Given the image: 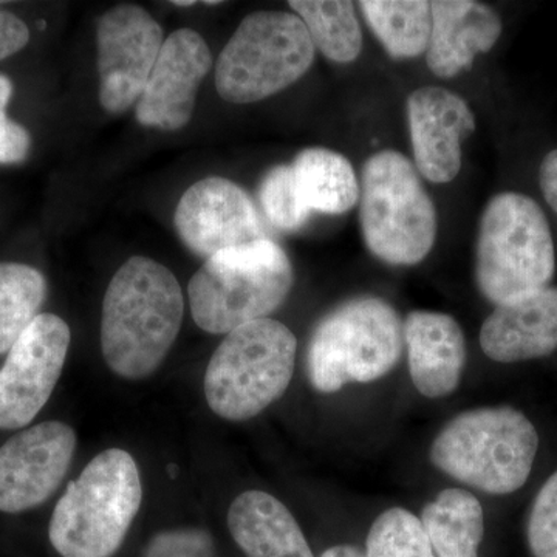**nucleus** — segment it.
I'll return each mask as SVG.
<instances>
[{
	"mask_svg": "<svg viewBox=\"0 0 557 557\" xmlns=\"http://www.w3.org/2000/svg\"><path fill=\"white\" fill-rule=\"evenodd\" d=\"M185 302L177 277L134 256L110 281L102 302L101 350L116 375L139 380L160 368L182 327Z\"/></svg>",
	"mask_w": 557,
	"mask_h": 557,
	"instance_id": "nucleus-1",
	"label": "nucleus"
},
{
	"mask_svg": "<svg viewBox=\"0 0 557 557\" xmlns=\"http://www.w3.org/2000/svg\"><path fill=\"white\" fill-rule=\"evenodd\" d=\"M141 498V479L131 454H98L58 502L50 520L51 545L62 557H112L123 545Z\"/></svg>",
	"mask_w": 557,
	"mask_h": 557,
	"instance_id": "nucleus-2",
	"label": "nucleus"
},
{
	"mask_svg": "<svg viewBox=\"0 0 557 557\" xmlns=\"http://www.w3.org/2000/svg\"><path fill=\"white\" fill-rule=\"evenodd\" d=\"M539 448L536 428L519 410L480 408L449 421L432 443L431 460L445 474L487 494L525 485Z\"/></svg>",
	"mask_w": 557,
	"mask_h": 557,
	"instance_id": "nucleus-3",
	"label": "nucleus"
},
{
	"mask_svg": "<svg viewBox=\"0 0 557 557\" xmlns=\"http://www.w3.org/2000/svg\"><path fill=\"white\" fill-rule=\"evenodd\" d=\"M293 281L288 256L274 242L225 249L207 259L190 278V313L205 332L228 335L276 311Z\"/></svg>",
	"mask_w": 557,
	"mask_h": 557,
	"instance_id": "nucleus-4",
	"label": "nucleus"
},
{
	"mask_svg": "<svg viewBox=\"0 0 557 557\" xmlns=\"http://www.w3.org/2000/svg\"><path fill=\"white\" fill-rule=\"evenodd\" d=\"M552 230L536 201L498 194L480 219L475 277L490 302H515L547 288L555 276Z\"/></svg>",
	"mask_w": 557,
	"mask_h": 557,
	"instance_id": "nucleus-5",
	"label": "nucleus"
},
{
	"mask_svg": "<svg viewBox=\"0 0 557 557\" xmlns=\"http://www.w3.org/2000/svg\"><path fill=\"white\" fill-rule=\"evenodd\" d=\"M295 335L276 319L233 330L220 343L205 373L212 412L230 421L259 416L287 391L295 373Z\"/></svg>",
	"mask_w": 557,
	"mask_h": 557,
	"instance_id": "nucleus-6",
	"label": "nucleus"
},
{
	"mask_svg": "<svg viewBox=\"0 0 557 557\" xmlns=\"http://www.w3.org/2000/svg\"><path fill=\"white\" fill-rule=\"evenodd\" d=\"M405 324L380 298L347 300L319 322L307 351L311 386L333 394L350 383L386 376L401 358Z\"/></svg>",
	"mask_w": 557,
	"mask_h": 557,
	"instance_id": "nucleus-7",
	"label": "nucleus"
},
{
	"mask_svg": "<svg viewBox=\"0 0 557 557\" xmlns=\"http://www.w3.org/2000/svg\"><path fill=\"white\" fill-rule=\"evenodd\" d=\"M362 236L375 258L391 265H417L437 237V212L412 161L383 150L366 161L361 177Z\"/></svg>",
	"mask_w": 557,
	"mask_h": 557,
	"instance_id": "nucleus-8",
	"label": "nucleus"
},
{
	"mask_svg": "<svg viewBox=\"0 0 557 557\" xmlns=\"http://www.w3.org/2000/svg\"><path fill=\"white\" fill-rule=\"evenodd\" d=\"M313 61L314 44L299 16L256 11L220 53L215 89L233 104L262 101L302 78Z\"/></svg>",
	"mask_w": 557,
	"mask_h": 557,
	"instance_id": "nucleus-9",
	"label": "nucleus"
},
{
	"mask_svg": "<svg viewBox=\"0 0 557 557\" xmlns=\"http://www.w3.org/2000/svg\"><path fill=\"white\" fill-rule=\"evenodd\" d=\"M70 339L64 319L42 313L13 344L0 369V429L27 426L47 405L64 368Z\"/></svg>",
	"mask_w": 557,
	"mask_h": 557,
	"instance_id": "nucleus-10",
	"label": "nucleus"
},
{
	"mask_svg": "<svg viewBox=\"0 0 557 557\" xmlns=\"http://www.w3.org/2000/svg\"><path fill=\"white\" fill-rule=\"evenodd\" d=\"M163 30L148 11L119 5L98 20L100 101L110 113H121L141 97L163 47Z\"/></svg>",
	"mask_w": 557,
	"mask_h": 557,
	"instance_id": "nucleus-11",
	"label": "nucleus"
},
{
	"mask_svg": "<svg viewBox=\"0 0 557 557\" xmlns=\"http://www.w3.org/2000/svg\"><path fill=\"white\" fill-rule=\"evenodd\" d=\"M76 448L75 431L62 421H44L0 448V511L39 507L61 485Z\"/></svg>",
	"mask_w": 557,
	"mask_h": 557,
	"instance_id": "nucleus-12",
	"label": "nucleus"
},
{
	"mask_svg": "<svg viewBox=\"0 0 557 557\" xmlns=\"http://www.w3.org/2000/svg\"><path fill=\"white\" fill-rule=\"evenodd\" d=\"M174 223L183 244L207 259L267 239L255 203L226 178L194 183L178 201Z\"/></svg>",
	"mask_w": 557,
	"mask_h": 557,
	"instance_id": "nucleus-13",
	"label": "nucleus"
},
{
	"mask_svg": "<svg viewBox=\"0 0 557 557\" xmlns=\"http://www.w3.org/2000/svg\"><path fill=\"white\" fill-rule=\"evenodd\" d=\"M211 67V50L199 33L190 28L172 33L137 101L139 123L163 131L185 127L196 108L197 90Z\"/></svg>",
	"mask_w": 557,
	"mask_h": 557,
	"instance_id": "nucleus-14",
	"label": "nucleus"
},
{
	"mask_svg": "<svg viewBox=\"0 0 557 557\" xmlns=\"http://www.w3.org/2000/svg\"><path fill=\"white\" fill-rule=\"evenodd\" d=\"M408 123L417 171L429 182H453L461 168V145L475 131L468 102L443 87H421L409 97Z\"/></svg>",
	"mask_w": 557,
	"mask_h": 557,
	"instance_id": "nucleus-15",
	"label": "nucleus"
},
{
	"mask_svg": "<svg viewBox=\"0 0 557 557\" xmlns=\"http://www.w3.org/2000/svg\"><path fill=\"white\" fill-rule=\"evenodd\" d=\"M480 346L487 358L505 364L552 355L557 348V287L497 306L483 322Z\"/></svg>",
	"mask_w": 557,
	"mask_h": 557,
	"instance_id": "nucleus-16",
	"label": "nucleus"
},
{
	"mask_svg": "<svg viewBox=\"0 0 557 557\" xmlns=\"http://www.w3.org/2000/svg\"><path fill=\"white\" fill-rule=\"evenodd\" d=\"M410 379L428 398L449 397L467 364L463 330L449 314L417 310L405 321Z\"/></svg>",
	"mask_w": 557,
	"mask_h": 557,
	"instance_id": "nucleus-17",
	"label": "nucleus"
},
{
	"mask_svg": "<svg viewBox=\"0 0 557 557\" xmlns=\"http://www.w3.org/2000/svg\"><path fill=\"white\" fill-rule=\"evenodd\" d=\"M432 30L428 67L438 78H453L471 67L479 53L496 46L502 21L496 11L474 0L431 2Z\"/></svg>",
	"mask_w": 557,
	"mask_h": 557,
	"instance_id": "nucleus-18",
	"label": "nucleus"
},
{
	"mask_svg": "<svg viewBox=\"0 0 557 557\" xmlns=\"http://www.w3.org/2000/svg\"><path fill=\"white\" fill-rule=\"evenodd\" d=\"M228 528L247 557H314L288 508L263 491H247L233 502Z\"/></svg>",
	"mask_w": 557,
	"mask_h": 557,
	"instance_id": "nucleus-19",
	"label": "nucleus"
},
{
	"mask_svg": "<svg viewBox=\"0 0 557 557\" xmlns=\"http://www.w3.org/2000/svg\"><path fill=\"white\" fill-rule=\"evenodd\" d=\"M300 199L310 211L338 215L359 199L354 166L346 157L325 148L304 149L292 164Z\"/></svg>",
	"mask_w": 557,
	"mask_h": 557,
	"instance_id": "nucleus-20",
	"label": "nucleus"
},
{
	"mask_svg": "<svg viewBox=\"0 0 557 557\" xmlns=\"http://www.w3.org/2000/svg\"><path fill=\"white\" fill-rule=\"evenodd\" d=\"M421 525L437 557H479L485 534L483 508L474 494L445 490L426 505Z\"/></svg>",
	"mask_w": 557,
	"mask_h": 557,
	"instance_id": "nucleus-21",
	"label": "nucleus"
},
{
	"mask_svg": "<svg viewBox=\"0 0 557 557\" xmlns=\"http://www.w3.org/2000/svg\"><path fill=\"white\" fill-rule=\"evenodd\" d=\"M359 10L395 60H410L426 53L432 30L431 2L362 0Z\"/></svg>",
	"mask_w": 557,
	"mask_h": 557,
	"instance_id": "nucleus-22",
	"label": "nucleus"
},
{
	"mask_svg": "<svg viewBox=\"0 0 557 557\" xmlns=\"http://www.w3.org/2000/svg\"><path fill=\"white\" fill-rule=\"evenodd\" d=\"M306 24L314 49L329 60L351 62L362 50V33L355 5L347 0H292L288 2Z\"/></svg>",
	"mask_w": 557,
	"mask_h": 557,
	"instance_id": "nucleus-23",
	"label": "nucleus"
},
{
	"mask_svg": "<svg viewBox=\"0 0 557 557\" xmlns=\"http://www.w3.org/2000/svg\"><path fill=\"white\" fill-rule=\"evenodd\" d=\"M46 296L47 281L39 270L24 263H0V355L39 317Z\"/></svg>",
	"mask_w": 557,
	"mask_h": 557,
	"instance_id": "nucleus-24",
	"label": "nucleus"
},
{
	"mask_svg": "<svg viewBox=\"0 0 557 557\" xmlns=\"http://www.w3.org/2000/svg\"><path fill=\"white\" fill-rule=\"evenodd\" d=\"M368 557H437L421 520L405 508H391L370 528Z\"/></svg>",
	"mask_w": 557,
	"mask_h": 557,
	"instance_id": "nucleus-25",
	"label": "nucleus"
},
{
	"mask_svg": "<svg viewBox=\"0 0 557 557\" xmlns=\"http://www.w3.org/2000/svg\"><path fill=\"white\" fill-rule=\"evenodd\" d=\"M259 200L270 222L287 233L302 228L311 214L300 199L292 166L285 164L267 172L260 183Z\"/></svg>",
	"mask_w": 557,
	"mask_h": 557,
	"instance_id": "nucleus-26",
	"label": "nucleus"
},
{
	"mask_svg": "<svg viewBox=\"0 0 557 557\" xmlns=\"http://www.w3.org/2000/svg\"><path fill=\"white\" fill-rule=\"evenodd\" d=\"M528 544L534 557H557V471L534 500L528 520Z\"/></svg>",
	"mask_w": 557,
	"mask_h": 557,
	"instance_id": "nucleus-27",
	"label": "nucleus"
},
{
	"mask_svg": "<svg viewBox=\"0 0 557 557\" xmlns=\"http://www.w3.org/2000/svg\"><path fill=\"white\" fill-rule=\"evenodd\" d=\"M143 557H215L214 541L199 528L161 531L150 539Z\"/></svg>",
	"mask_w": 557,
	"mask_h": 557,
	"instance_id": "nucleus-28",
	"label": "nucleus"
},
{
	"mask_svg": "<svg viewBox=\"0 0 557 557\" xmlns=\"http://www.w3.org/2000/svg\"><path fill=\"white\" fill-rule=\"evenodd\" d=\"M13 83L9 76L0 75V164L21 163L30 152L32 138L27 129L7 115Z\"/></svg>",
	"mask_w": 557,
	"mask_h": 557,
	"instance_id": "nucleus-29",
	"label": "nucleus"
},
{
	"mask_svg": "<svg viewBox=\"0 0 557 557\" xmlns=\"http://www.w3.org/2000/svg\"><path fill=\"white\" fill-rule=\"evenodd\" d=\"M30 40L27 24L10 11H0V61L13 57Z\"/></svg>",
	"mask_w": 557,
	"mask_h": 557,
	"instance_id": "nucleus-30",
	"label": "nucleus"
},
{
	"mask_svg": "<svg viewBox=\"0 0 557 557\" xmlns=\"http://www.w3.org/2000/svg\"><path fill=\"white\" fill-rule=\"evenodd\" d=\"M539 183H541L544 199L557 214V149L547 153L542 161Z\"/></svg>",
	"mask_w": 557,
	"mask_h": 557,
	"instance_id": "nucleus-31",
	"label": "nucleus"
},
{
	"mask_svg": "<svg viewBox=\"0 0 557 557\" xmlns=\"http://www.w3.org/2000/svg\"><path fill=\"white\" fill-rule=\"evenodd\" d=\"M321 557H368L361 549L354 547V545H336V547L329 548Z\"/></svg>",
	"mask_w": 557,
	"mask_h": 557,
	"instance_id": "nucleus-32",
	"label": "nucleus"
},
{
	"mask_svg": "<svg viewBox=\"0 0 557 557\" xmlns=\"http://www.w3.org/2000/svg\"><path fill=\"white\" fill-rule=\"evenodd\" d=\"M196 0H182V2H178V0H174V2H172V5H175V7H190V5H196Z\"/></svg>",
	"mask_w": 557,
	"mask_h": 557,
	"instance_id": "nucleus-33",
	"label": "nucleus"
},
{
	"mask_svg": "<svg viewBox=\"0 0 557 557\" xmlns=\"http://www.w3.org/2000/svg\"><path fill=\"white\" fill-rule=\"evenodd\" d=\"M0 5H2V2H0Z\"/></svg>",
	"mask_w": 557,
	"mask_h": 557,
	"instance_id": "nucleus-34",
	"label": "nucleus"
}]
</instances>
